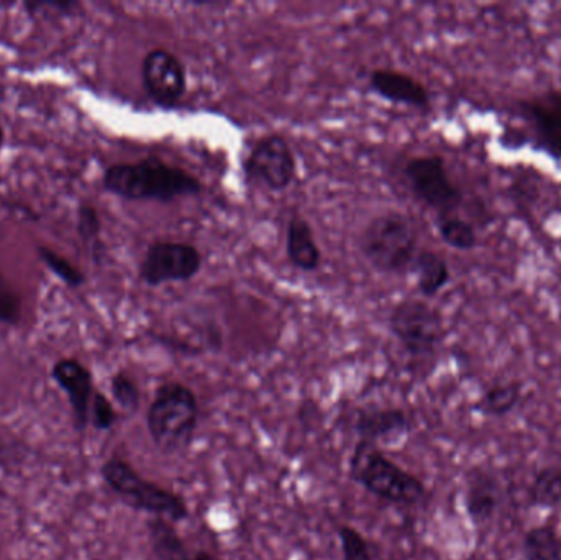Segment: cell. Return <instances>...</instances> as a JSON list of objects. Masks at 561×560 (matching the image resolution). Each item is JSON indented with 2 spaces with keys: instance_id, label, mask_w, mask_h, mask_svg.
Returning <instances> with one entry per match:
<instances>
[{
  "instance_id": "cell-18",
  "label": "cell",
  "mask_w": 561,
  "mask_h": 560,
  "mask_svg": "<svg viewBox=\"0 0 561 560\" xmlns=\"http://www.w3.org/2000/svg\"><path fill=\"white\" fill-rule=\"evenodd\" d=\"M415 286L424 298H435L451 282L450 266L440 253L421 250L412 262Z\"/></svg>"
},
{
  "instance_id": "cell-1",
  "label": "cell",
  "mask_w": 561,
  "mask_h": 560,
  "mask_svg": "<svg viewBox=\"0 0 561 560\" xmlns=\"http://www.w3.org/2000/svg\"><path fill=\"white\" fill-rule=\"evenodd\" d=\"M102 186L122 199L161 204L199 196L204 190L203 181L196 174L158 157H145L134 163L111 164L104 171Z\"/></svg>"
},
{
  "instance_id": "cell-5",
  "label": "cell",
  "mask_w": 561,
  "mask_h": 560,
  "mask_svg": "<svg viewBox=\"0 0 561 560\" xmlns=\"http://www.w3.org/2000/svg\"><path fill=\"white\" fill-rule=\"evenodd\" d=\"M101 477L111 492L135 512L158 516L171 523L184 522L190 516V506L184 496L145 479L131 464L121 457L105 460L101 467Z\"/></svg>"
},
{
  "instance_id": "cell-23",
  "label": "cell",
  "mask_w": 561,
  "mask_h": 560,
  "mask_svg": "<svg viewBox=\"0 0 561 560\" xmlns=\"http://www.w3.org/2000/svg\"><path fill=\"white\" fill-rule=\"evenodd\" d=\"M111 395L114 404H117L124 413L135 414L140 408L141 391L137 381L127 372L121 370L112 375Z\"/></svg>"
},
{
  "instance_id": "cell-19",
  "label": "cell",
  "mask_w": 561,
  "mask_h": 560,
  "mask_svg": "<svg viewBox=\"0 0 561 560\" xmlns=\"http://www.w3.org/2000/svg\"><path fill=\"white\" fill-rule=\"evenodd\" d=\"M523 400V385L519 381H500L484 390L477 410L483 416L503 418L513 413Z\"/></svg>"
},
{
  "instance_id": "cell-9",
  "label": "cell",
  "mask_w": 561,
  "mask_h": 560,
  "mask_svg": "<svg viewBox=\"0 0 561 560\" xmlns=\"http://www.w3.org/2000/svg\"><path fill=\"white\" fill-rule=\"evenodd\" d=\"M204 266V256L193 243L180 240H157L148 247L138 266V276L150 288L168 283H186L196 278Z\"/></svg>"
},
{
  "instance_id": "cell-15",
  "label": "cell",
  "mask_w": 561,
  "mask_h": 560,
  "mask_svg": "<svg viewBox=\"0 0 561 560\" xmlns=\"http://www.w3.org/2000/svg\"><path fill=\"white\" fill-rule=\"evenodd\" d=\"M148 542L157 560H222L206 549H193L184 541L174 523L158 516H150L145 523Z\"/></svg>"
},
{
  "instance_id": "cell-11",
  "label": "cell",
  "mask_w": 561,
  "mask_h": 560,
  "mask_svg": "<svg viewBox=\"0 0 561 560\" xmlns=\"http://www.w3.org/2000/svg\"><path fill=\"white\" fill-rule=\"evenodd\" d=\"M517 114L526 124L530 141L553 160H561V91L547 89L520 99Z\"/></svg>"
},
{
  "instance_id": "cell-12",
  "label": "cell",
  "mask_w": 561,
  "mask_h": 560,
  "mask_svg": "<svg viewBox=\"0 0 561 560\" xmlns=\"http://www.w3.org/2000/svg\"><path fill=\"white\" fill-rule=\"evenodd\" d=\"M51 378L68 395L75 430L79 434L85 433L89 427V411L95 393L92 372L78 358H59L51 367Z\"/></svg>"
},
{
  "instance_id": "cell-26",
  "label": "cell",
  "mask_w": 561,
  "mask_h": 560,
  "mask_svg": "<svg viewBox=\"0 0 561 560\" xmlns=\"http://www.w3.org/2000/svg\"><path fill=\"white\" fill-rule=\"evenodd\" d=\"M76 230L82 242L91 245L92 252L95 253V259L99 260L98 249H101V233L102 220L99 216V210L92 204L82 203L78 207V219H76Z\"/></svg>"
},
{
  "instance_id": "cell-17",
  "label": "cell",
  "mask_w": 561,
  "mask_h": 560,
  "mask_svg": "<svg viewBox=\"0 0 561 560\" xmlns=\"http://www.w3.org/2000/svg\"><path fill=\"white\" fill-rule=\"evenodd\" d=\"M286 255L300 272H317L322 265V250L313 236L312 226L304 217L293 216L286 229Z\"/></svg>"
},
{
  "instance_id": "cell-13",
  "label": "cell",
  "mask_w": 561,
  "mask_h": 560,
  "mask_svg": "<svg viewBox=\"0 0 561 560\" xmlns=\"http://www.w3.org/2000/svg\"><path fill=\"white\" fill-rule=\"evenodd\" d=\"M368 89L382 101L396 105L428 112L432 107V95L427 85L408 72L396 69H373L368 76Z\"/></svg>"
},
{
  "instance_id": "cell-25",
  "label": "cell",
  "mask_w": 561,
  "mask_h": 560,
  "mask_svg": "<svg viewBox=\"0 0 561 560\" xmlns=\"http://www.w3.org/2000/svg\"><path fill=\"white\" fill-rule=\"evenodd\" d=\"M36 252H38L39 260L45 263L46 268L51 270L69 288H81L84 285L85 279H88L84 272L72 265L68 259L59 255L55 250L48 249V247H38Z\"/></svg>"
},
{
  "instance_id": "cell-28",
  "label": "cell",
  "mask_w": 561,
  "mask_h": 560,
  "mask_svg": "<svg viewBox=\"0 0 561 560\" xmlns=\"http://www.w3.org/2000/svg\"><path fill=\"white\" fill-rule=\"evenodd\" d=\"M22 319V301L5 276L0 275V322L16 325Z\"/></svg>"
},
{
  "instance_id": "cell-31",
  "label": "cell",
  "mask_w": 561,
  "mask_h": 560,
  "mask_svg": "<svg viewBox=\"0 0 561 560\" xmlns=\"http://www.w3.org/2000/svg\"><path fill=\"white\" fill-rule=\"evenodd\" d=\"M3 141H5V132H3V128L0 127V150H2Z\"/></svg>"
},
{
  "instance_id": "cell-3",
  "label": "cell",
  "mask_w": 561,
  "mask_h": 560,
  "mask_svg": "<svg viewBox=\"0 0 561 560\" xmlns=\"http://www.w3.org/2000/svg\"><path fill=\"white\" fill-rule=\"evenodd\" d=\"M348 477L369 495L389 505L414 508L428 495L427 487L419 477L369 444L356 443L348 460Z\"/></svg>"
},
{
  "instance_id": "cell-8",
  "label": "cell",
  "mask_w": 561,
  "mask_h": 560,
  "mask_svg": "<svg viewBox=\"0 0 561 560\" xmlns=\"http://www.w3.org/2000/svg\"><path fill=\"white\" fill-rule=\"evenodd\" d=\"M242 171L247 183L272 193H283L296 181V155L283 135H263L243 158Z\"/></svg>"
},
{
  "instance_id": "cell-20",
  "label": "cell",
  "mask_w": 561,
  "mask_h": 560,
  "mask_svg": "<svg viewBox=\"0 0 561 560\" xmlns=\"http://www.w3.org/2000/svg\"><path fill=\"white\" fill-rule=\"evenodd\" d=\"M523 555L526 560H561V538L556 526H534L524 536Z\"/></svg>"
},
{
  "instance_id": "cell-6",
  "label": "cell",
  "mask_w": 561,
  "mask_h": 560,
  "mask_svg": "<svg viewBox=\"0 0 561 560\" xmlns=\"http://www.w3.org/2000/svg\"><path fill=\"white\" fill-rule=\"evenodd\" d=\"M392 338L412 358H431L445 339L440 311L424 299H404L392 308L388 318Z\"/></svg>"
},
{
  "instance_id": "cell-2",
  "label": "cell",
  "mask_w": 561,
  "mask_h": 560,
  "mask_svg": "<svg viewBox=\"0 0 561 560\" xmlns=\"http://www.w3.org/2000/svg\"><path fill=\"white\" fill-rule=\"evenodd\" d=\"M199 398L181 381H164L147 410V430L161 456L186 453L199 427Z\"/></svg>"
},
{
  "instance_id": "cell-27",
  "label": "cell",
  "mask_w": 561,
  "mask_h": 560,
  "mask_svg": "<svg viewBox=\"0 0 561 560\" xmlns=\"http://www.w3.org/2000/svg\"><path fill=\"white\" fill-rule=\"evenodd\" d=\"M118 414L114 401L108 400L102 391L95 390L89 411V424L99 433H107L117 424Z\"/></svg>"
},
{
  "instance_id": "cell-24",
  "label": "cell",
  "mask_w": 561,
  "mask_h": 560,
  "mask_svg": "<svg viewBox=\"0 0 561 560\" xmlns=\"http://www.w3.org/2000/svg\"><path fill=\"white\" fill-rule=\"evenodd\" d=\"M340 552L343 560H375V548L371 542L363 536L362 532L350 525H342L336 528Z\"/></svg>"
},
{
  "instance_id": "cell-21",
  "label": "cell",
  "mask_w": 561,
  "mask_h": 560,
  "mask_svg": "<svg viewBox=\"0 0 561 560\" xmlns=\"http://www.w3.org/2000/svg\"><path fill=\"white\" fill-rule=\"evenodd\" d=\"M437 230L445 245L458 252H471L477 249L478 233L473 224L457 214L437 217Z\"/></svg>"
},
{
  "instance_id": "cell-29",
  "label": "cell",
  "mask_w": 561,
  "mask_h": 560,
  "mask_svg": "<svg viewBox=\"0 0 561 560\" xmlns=\"http://www.w3.org/2000/svg\"><path fill=\"white\" fill-rule=\"evenodd\" d=\"M25 446L19 441L9 439L0 434V467L2 469L22 466L25 460Z\"/></svg>"
},
{
  "instance_id": "cell-16",
  "label": "cell",
  "mask_w": 561,
  "mask_h": 560,
  "mask_svg": "<svg viewBox=\"0 0 561 560\" xmlns=\"http://www.w3.org/2000/svg\"><path fill=\"white\" fill-rule=\"evenodd\" d=\"M501 506V487L491 473L478 470L471 476L465 492V508L478 526L490 525Z\"/></svg>"
},
{
  "instance_id": "cell-4",
  "label": "cell",
  "mask_w": 561,
  "mask_h": 560,
  "mask_svg": "<svg viewBox=\"0 0 561 560\" xmlns=\"http://www.w3.org/2000/svg\"><path fill=\"white\" fill-rule=\"evenodd\" d=\"M417 243V230L411 217L388 210L366 224L359 233L358 249L375 272L401 276L411 272Z\"/></svg>"
},
{
  "instance_id": "cell-14",
  "label": "cell",
  "mask_w": 561,
  "mask_h": 560,
  "mask_svg": "<svg viewBox=\"0 0 561 560\" xmlns=\"http://www.w3.org/2000/svg\"><path fill=\"white\" fill-rule=\"evenodd\" d=\"M358 443L376 446L379 441L396 439L412 431V421L402 408H366L353 423Z\"/></svg>"
},
{
  "instance_id": "cell-10",
  "label": "cell",
  "mask_w": 561,
  "mask_h": 560,
  "mask_svg": "<svg viewBox=\"0 0 561 560\" xmlns=\"http://www.w3.org/2000/svg\"><path fill=\"white\" fill-rule=\"evenodd\" d=\"M141 85L157 107L171 111L186 95V65L170 49H150L141 61Z\"/></svg>"
},
{
  "instance_id": "cell-22",
  "label": "cell",
  "mask_w": 561,
  "mask_h": 560,
  "mask_svg": "<svg viewBox=\"0 0 561 560\" xmlns=\"http://www.w3.org/2000/svg\"><path fill=\"white\" fill-rule=\"evenodd\" d=\"M529 500L539 508H556L561 503V467H543L529 487Z\"/></svg>"
},
{
  "instance_id": "cell-30",
  "label": "cell",
  "mask_w": 561,
  "mask_h": 560,
  "mask_svg": "<svg viewBox=\"0 0 561 560\" xmlns=\"http://www.w3.org/2000/svg\"><path fill=\"white\" fill-rule=\"evenodd\" d=\"M23 9H25L30 15L46 13L49 12V10L59 13V15H72V13L81 9V3L72 2V0H62V2H58V0H51V2H26L23 3Z\"/></svg>"
},
{
  "instance_id": "cell-7",
  "label": "cell",
  "mask_w": 561,
  "mask_h": 560,
  "mask_svg": "<svg viewBox=\"0 0 561 560\" xmlns=\"http://www.w3.org/2000/svg\"><path fill=\"white\" fill-rule=\"evenodd\" d=\"M402 176L415 201L440 216L455 214L463 204V193L451 180L440 155H419L405 161Z\"/></svg>"
}]
</instances>
